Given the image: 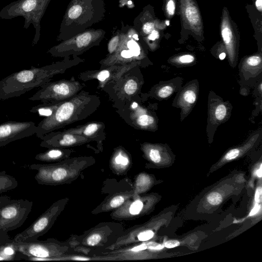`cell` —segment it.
<instances>
[{"instance_id":"7","label":"cell","mask_w":262,"mask_h":262,"mask_svg":"<svg viewBox=\"0 0 262 262\" xmlns=\"http://www.w3.org/2000/svg\"><path fill=\"white\" fill-rule=\"evenodd\" d=\"M51 0H17L0 10V18L11 19L21 16L24 18V28L32 24L35 33L32 46L36 45L40 36V21Z\"/></svg>"},{"instance_id":"35","label":"cell","mask_w":262,"mask_h":262,"mask_svg":"<svg viewBox=\"0 0 262 262\" xmlns=\"http://www.w3.org/2000/svg\"><path fill=\"white\" fill-rule=\"evenodd\" d=\"M175 4L173 0H169L166 5V10L168 14L172 16L175 12Z\"/></svg>"},{"instance_id":"23","label":"cell","mask_w":262,"mask_h":262,"mask_svg":"<svg viewBox=\"0 0 262 262\" xmlns=\"http://www.w3.org/2000/svg\"><path fill=\"white\" fill-rule=\"evenodd\" d=\"M61 102L58 103H42L38 105L32 107L30 112L33 113H37L40 116L45 117L51 116L56 110Z\"/></svg>"},{"instance_id":"28","label":"cell","mask_w":262,"mask_h":262,"mask_svg":"<svg viewBox=\"0 0 262 262\" xmlns=\"http://www.w3.org/2000/svg\"><path fill=\"white\" fill-rule=\"evenodd\" d=\"M173 92V88L168 85H164L158 89L157 94L158 96L165 98L170 96Z\"/></svg>"},{"instance_id":"13","label":"cell","mask_w":262,"mask_h":262,"mask_svg":"<svg viewBox=\"0 0 262 262\" xmlns=\"http://www.w3.org/2000/svg\"><path fill=\"white\" fill-rule=\"evenodd\" d=\"M68 200V198H64L55 202L30 226L16 234L13 240L17 242H30L38 240V237L46 234L53 226L64 209Z\"/></svg>"},{"instance_id":"26","label":"cell","mask_w":262,"mask_h":262,"mask_svg":"<svg viewBox=\"0 0 262 262\" xmlns=\"http://www.w3.org/2000/svg\"><path fill=\"white\" fill-rule=\"evenodd\" d=\"M228 114L227 107L223 103L217 104L212 113L213 121L221 122L225 119Z\"/></svg>"},{"instance_id":"6","label":"cell","mask_w":262,"mask_h":262,"mask_svg":"<svg viewBox=\"0 0 262 262\" xmlns=\"http://www.w3.org/2000/svg\"><path fill=\"white\" fill-rule=\"evenodd\" d=\"M124 231L122 225L119 223H100L82 235L73 238L71 245L74 249L101 252L115 243Z\"/></svg>"},{"instance_id":"30","label":"cell","mask_w":262,"mask_h":262,"mask_svg":"<svg viewBox=\"0 0 262 262\" xmlns=\"http://www.w3.org/2000/svg\"><path fill=\"white\" fill-rule=\"evenodd\" d=\"M154 235V233L152 230H143L137 234V238L139 241L145 242L151 239Z\"/></svg>"},{"instance_id":"38","label":"cell","mask_w":262,"mask_h":262,"mask_svg":"<svg viewBox=\"0 0 262 262\" xmlns=\"http://www.w3.org/2000/svg\"><path fill=\"white\" fill-rule=\"evenodd\" d=\"M147 248L151 250H160L164 247V245L156 243L150 242L147 244Z\"/></svg>"},{"instance_id":"40","label":"cell","mask_w":262,"mask_h":262,"mask_svg":"<svg viewBox=\"0 0 262 262\" xmlns=\"http://www.w3.org/2000/svg\"><path fill=\"white\" fill-rule=\"evenodd\" d=\"M11 200V198L7 195L0 196V206L6 204Z\"/></svg>"},{"instance_id":"42","label":"cell","mask_w":262,"mask_h":262,"mask_svg":"<svg viewBox=\"0 0 262 262\" xmlns=\"http://www.w3.org/2000/svg\"><path fill=\"white\" fill-rule=\"evenodd\" d=\"M261 5H262V0H256L255 2V5L258 10L259 11L261 10Z\"/></svg>"},{"instance_id":"44","label":"cell","mask_w":262,"mask_h":262,"mask_svg":"<svg viewBox=\"0 0 262 262\" xmlns=\"http://www.w3.org/2000/svg\"><path fill=\"white\" fill-rule=\"evenodd\" d=\"M226 57V54L225 53H222L219 55L220 59L221 60L224 59Z\"/></svg>"},{"instance_id":"39","label":"cell","mask_w":262,"mask_h":262,"mask_svg":"<svg viewBox=\"0 0 262 262\" xmlns=\"http://www.w3.org/2000/svg\"><path fill=\"white\" fill-rule=\"evenodd\" d=\"M262 196V189L261 187H259L257 188L255 194V201L257 203H259L261 201Z\"/></svg>"},{"instance_id":"12","label":"cell","mask_w":262,"mask_h":262,"mask_svg":"<svg viewBox=\"0 0 262 262\" xmlns=\"http://www.w3.org/2000/svg\"><path fill=\"white\" fill-rule=\"evenodd\" d=\"M84 86V83L76 80L73 77L69 80L49 81L40 86V89L29 99L40 101L42 103H58L73 97Z\"/></svg>"},{"instance_id":"21","label":"cell","mask_w":262,"mask_h":262,"mask_svg":"<svg viewBox=\"0 0 262 262\" xmlns=\"http://www.w3.org/2000/svg\"><path fill=\"white\" fill-rule=\"evenodd\" d=\"M222 36L226 46L229 56L231 61L234 60L235 56V44L234 37L230 26L225 21H223L222 28Z\"/></svg>"},{"instance_id":"22","label":"cell","mask_w":262,"mask_h":262,"mask_svg":"<svg viewBox=\"0 0 262 262\" xmlns=\"http://www.w3.org/2000/svg\"><path fill=\"white\" fill-rule=\"evenodd\" d=\"M17 185L14 177L7 174L5 171H0V194L14 189Z\"/></svg>"},{"instance_id":"4","label":"cell","mask_w":262,"mask_h":262,"mask_svg":"<svg viewBox=\"0 0 262 262\" xmlns=\"http://www.w3.org/2000/svg\"><path fill=\"white\" fill-rule=\"evenodd\" d=\"M94 162L92 157H75L49 164H32L29 169L37 171L34 178L38 184L57 185L75 180L82 170Z\"/></svg>"},{"instance_id":"19","label":"cell","mask_w":262,"mask_h":262,"mask_svg":"<svg viewBox=\"0 0 262 262\" xmlns=\"http://www.w3.org/2000/svg\"><path fill=\"white\" fill-rule=\"evenodd\" d=\"M135 192L133 191L128 192H117L113 194V196H110L107 201L104 202L100 205V207L98 209H101V212L108 211L114 209H117L122 205L127 200H128Z\"/></svg>"},{"instance_id":"1","label":"cell","mask_w":262,"mask_h":262,"mask_svg":"<svg viewBox=\"0 0 262 262\" xmlns=\"http://www.w3.org/2000/svg\"><path fill=\"white\" fill-rule=\"evenodd\" d=\"M84 61L79 56L66 57L60 61L41 67H32L14 72L0 80V100L19 97L51 81L57 74Z\"/></svg>"},{"instance_id":"8","label":"cell","mask_w":262,"mask_h":262,"mask_svg":"<svg viewBox=\"0 0 262 262\" xmlns=\"http://www.w3.org/2000/svg\"><path fill=\"white\" fill-rule=\"evenodd\" d=\"M9 243L14 250L32 260H53L60 259L74 249L70 244L61 242L54 238L46 241L22 242L10 239Z\"/></svg>"},{"instance_id":"29","label":"cell","mask_w":262,"mask_h":262,"mask_svg":"<svg viewBox=\"0 0 262 262\" xmlns=\"http://www.w3.org/2000/svg\"><path fill=\"white\" fill-rule=\"evenodd\" d=\"M261 59L259 56H252L248 57L246 61V68L257 67L260 65Z\"/></svg>"},{"instance_id":"9","label":"cell","mask_w":262,"mask_h":262,"mask_svg":"<svg viewBox=\"0 0 262 262\" xmlns=\"http://www.w3.org/2000/svg\"><path fill=\"white\" fill-rule=\"evenodd\" d=\"M105 34L103 29L90 28L54 46L48 52L55 57L78 56L92 48L99 46Z\"/></svg>"},{"instance_id":"25","label":"cell","mask_w":262,"mask_h":262,"mask_svg":"<svg viewBox=\"0 0 262 262\" xmlns=\"http://www.w3.org/2000/svg\"><path fill=\"white\" fill-rule=\"evenodd\" d=\"M129 160L128 156L122 149H118L115 154L113 164L119 167H125L129 165Z\"/></svg>"},{"instance_id":"5","label":"cell","mask_w":262,"mask_h":262,"mask_svg":"<svg viewBox=\"0 0 262 262\" xmlns=\"http://www.w3.org/2000/svg\"><path fill=\"white\" fill-rule=\"evenodd\" d=\"M120 29V39L115 52L100 62L101 67L112 65H125L137 63L141 66L145 53L140 42L141 37L133 26L122 21Z\"/></svg>"},{"instance_id":"37","label":"cell","mask_w":262,"mask_h":262,"mask_svg":"<svg viewBox=\"0 0 262 262\" xmlns=\"http://www.w3.org/2000/svg\"><path fill=\"white\" fill-rule=\"evenodd\" d=\"M180 242L177 240H169L167 241L164 246L168 248H172L179 246Z\"/></svg>"},{"instance_id":"16","label":"cell","mask_w":262,"mask_h":262,"mask_svg":"<svg viewBox=\"0 0 262 262\" xmlns=\"http://www.w3.org/2000/svg\"><path fill=\"white\" fill-rule=\"evenodd\" d=\"M40 145L42 147L66 148L93 142L81 135L67 133L64 131L52 132L43 136Z\"/></svg>"},{"instance_id":"2","label":"cell","mask_w":262,"mask_h":262,"mask_svg":"<svg viewBox=\"0 0 262 262\" xmlns=\"http://www.w3.org/2000/svg\"><path fill=\"white\" fill-rule=\"evenodd\" d=\"M100 104V96L81 90L71 98L61 102L51 116L45 117L39 122L35 135L41 139L47 134L84 120L94 114Z\"/></svg>"},{"instance_id":"36","label":"cell","mask_w":262,"mask_h":262,"mask_svg":"<svg viewBox=\"0 0 262 262\" xmlns=\"http://www.w3.org/2000/svg\"><path fill=\"white\" fill-rule=\"evenodd\" d=\"M159 32L155 29L144 39L146 41H155L159 38Z\"/></svg>"},{"instance_id":"41","label":"cell","mask_w":262,"mask_h":262,"mask_svg":"<svg viewBox=\"0 0 262 262\" xmlns=\"http://www.w3.org/2000/svg\"><path fill=\"white\" fill-rule=\"evenodd\" d=\"M260 205L258 204H256L253 208L251 211L249 215L252 216L255 215L259 210Z\"/></svg>"},{"instance_id":"27","label":"cell","mask_w":262,"mask_h":262,"mask_svg":"<svg viewBox=\"0 0 262 262\" xmlns=\"http://www.w3.org/2000/svg\"><path fill=\"white\" fill-rule=\"evenodd\" d=\"M120 39V30H117L107 43V55L113 54L116 50Z\"/></svg>"},{"instance_id":"34","label":"cell","mask_w":262,"mask_h":262,"mask_svg":"<svg viewBox=\"0 0 262 262\" xmlns=\"http://www.w3.org/2000/svg\"><path fill=\"white\" fill-rule=\"evenodd\" d=\"M240 153L238 148H234L229 150L225 155V159L227 160L234 159L237 157Z\"/></svg>"},{"instance_id":"18","label":"cell","mask_w":262,"mask_h":262,"mask_svg":"<svg viewBox=\"0 0 262 262\" xmlns=\"http://www.w3.org/2000/svg\"><path fill=\"white\" fill-rule=\"evenodd\" d=\"M72 152V150L66 148H50L36 155L35 159L42 162H57L68 159Z\"/></svg>"},{"instance_id":"15","label":"cell","mask_w":262,"mask_h":262,"mask_svg":"<svg viewBox=\"0 0 262 262\" xmlns=\"http://www.w3.org/2000/svg\"><path fill=\"white\" fill-rule=\"evenodd\" d=\"M36 128L31 121H9L0 124V147L35 134Z\"/></svg>"},{"instance_id":"11","label":"cell","mask_w":262,"mask_h":262,"mask_svg":"<svg viewBox=\"0 0 262 262\" xmlns=\"http://www.w3.org/2000/svg\"><path fill=\"white\" fill-rule=\"evenodd\" d=\"M33 204L32 201L27 199H11L0 206V245L10 240L8 232L23 225Z\"/></svg>"},{"instance_id":"10","label":"cell","mask_w":262,"mask_h":262,"mask_svg":"<svg viewBox=\"0 0 262 262\" xmlns=\"http://www.w3.org/2000/svg\"><path fill=\"white\" fill-rule=\"evenodd\" d=\"M139 67H135L124 73L114 82L101 89L105 91L117 107L131 101H137L142 85Z\"/></svg>"},{"instance_id":"20","label":"cell","mask_w":262,"mask_h":262,"mask_svg":"<svg viewBox=\"0 0 262 262\" xmlns=\"http://www.w3.org/2000/svg\"><path fill=\"white\" fill-rule=\"evenodd\" d=\"M183 11L189 25L193 28H200L201 20L197 7L192 3H187L183 5Z\"/></svg>"},{"instance_id":"33","label":"cell","mask_w":262,"mask_h":262,"mask_svg":"<svg viewBox=\"0 0 262 262\" xmlns=\"http://www.w3.org/2000/svg\"><path fill=\"white\" fill-rule=\"evenodd\" d=\"M194 60V58L192 55L186 54L180 56L178 61L181 63H189L192 62Z\"/></svg>"},{"instance_id":"45","label":"cell","mask_w":262,"mask_h":262,"mask_svg":"<svg viewBox=\"0 0 262 262\" xmlns=\"http://www.w3.org/2000/svg\"><path fill=\"white\" fill-rule=\"evenodd\" d=\"M166 23V25H167V26H168V25H169V21H168H168L167 20Z\"/></svg>"},{"instance_id":"3","label":"cell","mask_w":262,"mask_h":262,"mask_svg":"<svg viewBox=\"0 0 262 262\" xmlns=\"http://www.w3.org/2000/svg\"><path fill=\"white\" fill-rule=\"evenodd\" d=\"M104 0H71L60 24L57 41H64L91 28L105 17Z\"/></svg>"},{"instance_id":"14","label":"cell","mask_w":262,"mask_h":262,"mask_svg":"<svg viewBox=\"0 0 262 262\" xmlns=\"http://www.w3.org/2000/svg\"><path fill=\"white\" fill-rule=\"evenodd\" d=\"M137 66L140 67L138 63H133L101 67L99 70H88L81 73L79 75V78L84 81L96 79L99 81V89H102L105 85L115 81L126 72Z\"/></svg>"},{"instance_id":"43","label":"cell","mask_w":262,"mask_h":262,"mask_svg":"<svg viewBox=\"0 0 262 262\" xmlns=\"http://www.w3.org/2000/svg\"><path fill=\"white\" fill-rule=\"evenodd\" d=\"M262 171H261V165H260L259 168L257 170L256 174L257 176L260 178L262 176Z\"/></svg>"},{"instance_id":"24","label":"cell","mask_w":262,"mask_h":262,"mask_svg":"<svg viewBox=\"0 0 262 262\" xmlns=\"http://www.w3.org/2000/svg\"><path fill=\"white\" fill-rule=\"evenodd\" d=\"M196 98V92L193 89H186L181 94L180 104L185 108L189 107L195 103Z\"/></svg>"},{"instance_id":"31","label":"cell","mask_w":262,"mask_h":262,"mask_svg":"<svg viewBox=\"0 0 262 262\" xmlns=\"http://www.w3.org/2000/svg\"><path fill=\"white\" fill-rule=\"evenodd\" d=\"M207 200L210 204L217 205L221 203L222 198L220 194L213 192L209 194L207 196Z\"/></svg>"},{"instance_id":"32","label":"cell","mask_w":262,"mask_h":262,"mask_svg":"<svg viewBox=\"0 0 262 262\" xmlns=\"http://www.w3.org/2000/svg\"><path fill=\"white\" fill-rule=\"evenodd\" d=\"M150 159L154 163H158L161 160V156L159 151L154 148H151L148 152Z\"/></svg>"},{"instance_id":"17","label":"cell","mask_w":262,"mask_h":262,"mask_svg":"<svg viewBox=\"0 0 262 262\" xmlns=\"http://www.w3.org/2000/svg\"><path fill=\"white\" fill-rule=\"evenodd\" d=\"M105 125L99 121H93L82 125L72 127L63 131L73 134L81 135L92 141L101 143L106 137Z\"/></svg>"}]
</instances>
